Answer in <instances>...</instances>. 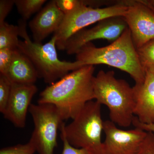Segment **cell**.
Listing matches in <instances>:
<instances>
[{"label":"cell","mask_w":154,"mask_h":154,"mask_svg":"<svg viewBox=\"0 0 154 154\" xmlns=\"http://www.w3.org/2000/svg\"><path fill=\"white\" fill-rule=\"evenodd\" d=\"M60 132L61 138L63 142V149L61 154H91L85 149L76 148L71 145L67 140L63 131L60 130Z\"/></svg>","instance_id":"22"},{"label":"cell","mask_w":154,"mask_h":154,"mask_svg":"<svg viewBox=\"0 0 154 154\" xmlns=\"http://www.w3.org/2000/svg\"><path fill=\"white\" fill-rule=\"evenodd\" d=\"M19 36L24 39L19 41L18 49L29 59L36 68L38 77L45 82L51 84L67 74L70 71L83 66L79 62L61 60L58 57L56 39L53 36L50 41L42 44L32 41L26 29V21H19Z\"/></svg>","instance_id":"4"},{"label":"cell","mask_w":154,"mask_h":154,"mask_svg":"<svg viewBox=\"0 0 154 154\" xmlns=\"http://www.w3.org/2000/svg\"><path fill=\"white\" fill-rule=\"evenodd\" d=\"M15 5L14 0L0 1V24L5 22V19Z\"/></svg>","instance_id":"23"},{"label":"cell","mask_w":154,"mask_h":154,"mask_svg":"<svg viewBox=\"0 0 154 154\" xmlns=\"http://www.w3.org/2000/svg\"><path fill=\"white\" fill-rule=\"evenodd\" d=\"M146 5L148 6L152 11L154 12V0H145L143 1Z\"/></svg>","instance_id":"25"},{"label":"cell","mask_w":154,"mask_h":154,"mask_svg":"<svg viewBox=\"0 0 154 154\" xmlns=\"http://www.w3.org/2000/svg\"><path fill=\"white\" fill-rule=\"evenodd\" d=\"M104 122L101 105L92 100L86 104L70 123L66 125L63 122L60 129L72 146L85 149L91 154H103L102 135Z\"/></svg>","instance_id":"5"},{"label":"cell","mask_w":154,"mask_h":154,"mask_svg":"<svg viewBox=\"0 0 154 154\" xmlns=\"http://www.w3.org/2000/svg\"><path fill=\"white\" fill-rule=\"evenodd\" d=\"M46 0H14L17 11L22 20L27 21L35 13L39 12Z\"/></svg>","instance_id":"16"},{"label":"cell","mask_w":154,"mask_h":154,"mask_svg":"<svg viewBox=\"0 0 154 154\" xmlns=\"http://www.w3.org/2000/svg\"><path fill=\"white\" fill-rule=\"evenodd\" d=\"M127 9L124 1H119L115 5L105 8H93L86 6L82 0H78L76 6L65 14L61 25L54 34L57 48L63 50L68 39L77 32L106 18L123 17Z\"/></svg>","instance_id":"6"},{"label":"cell","mask_w":154,"mask_h":154,"mask_svg":"<svg viewBox=\"0 0 154 154\" xmlns=\"http://www.w3.org/2000/svg\"><path fill=\"white\" fill-rule=\"evenodd\" d=\"M132 124L135 128H140L146 132H151L154 133V122L151 124H144L139 121L138 119L134 116L133 119Z\"/></svg>","instance_id":"24"},{"label":"cell","mask_w":154,"mask_h":154,"mask_svg":"<svg viewBox=\"0 0 154 154\" xmlns=\"http://www.w3.org/2000/svg\"><path fill=\"white\" fill-rule=\"evenodd\" d=\"M34 123L30 141L38 154H54L57 146L58 130L63 122L57 108L51 104H31L29 108Z\"/></svg>","instance_id":"7"},{"label":"cell","mask_w":154,"mask_h":154,"mask_svg":"<svg viewBox=\"0 0 154 154\" xmlns=\"http://www.w3.org/2000/svg\"><path fill=\"white\" fill-rule=\"evenodd\" d=\"M16 50L9 48L0 49V74H1L5 75L7 73L13 60L14 52Z\"/></svg>","instance_id":"20"},{"label":"cell","mask_w":154,"mask_h":154,"mask_svg":"<svg viewBox=\"0 0 154 154\" xmlns=\"http://www.w3.org/2000/svg\"><path fill=\"white\" fill-rule=\"evenodd\" d=\"M142 83L133 87L134 96V113L144 124L154 122V69H147Z\"/></svg>","instance_id":"12"},{"label":"cell","mask_w":154,"mask_h":154,"mask_svg":"<svg viewBox=\"0 0 154 154\" xmlns=\"http://www.w3.org/2000/svg\"><path fill=\"white\" fill-rule=\"evenodd\" d=\"M128 27L122 16L110 17L101 20L90 29L77 32L68 39L64 46L69 55L76 54L79 50L87 43L97 39H105L111 42L117 40Z\"/></svg>","instance_id":"8"},{"label":"cell","mask_w":154,"mask_h":154,"mask_svg":"<svg viewBox=\"0 0 154 154\" xmlns=\"http://www.w3.org/2000/svg\"><path fill=\"white\" fill-rule=\"evenodd\" d=\"M103 132V154H137L147 133L137 128L120 129L110 120L104 122Z\"/></svg>","instance_id":"10"},{"label":"cell","mask_w":154,"mask_h":154,"mask_svg":"<svg viewBox=\"0 0 154 154\" xmlns=\"http://www.w3.org/2000/svg\"><path fill=\"white\" fill-rule=\"evenodd\" d=\"M12 83L5 75L0 74V112L5 113L11 95Z\"/></svg>","instance_id":"18"},{"label":"cell","mask_w":154,"mask_h":154,"mask_svg":"<svg viewBox=\"0 0 154 154\" xmlns=\"http://www.w3.org/2000/svg\"><path fill=\"white\" fill-rule=\"evenodd\" d=\"M11 83L31 85L39 78L36 68L25 54L16 49L5 75Z\"/></svg>","instance_id":"14"},{"label":"cell","mask_w":154,"mask_h":154,"mask_svg":"<svg viewBox=\"0 0 154 154\" xmlns=\"http://www.w3.org/2000/svg\"><path fill=\"white\" fill-rule=\"evenodd\" d=\"M36 152L35 146L29 141L24 144H19L3 148L0 150V154H34Z\"/></svg>","instance_id":"19"},{"label":"cell","mask_w":154,"mask_h":154,"mask_svg":"<svg viewBox=\"0 0 154 154\" xmlns=\"http://www.w3.org/2000/svg\"><path fill=\"white\" fill-rule=\"evenodd\" d=\"M94 66H85L48 86L39 95V104H51L63 120L73 119L88 102L95 99Z\"/></svg>","instance_id":"1"},{"label":"cell","mask_w":154,"mask_h":154,"mask_svg":"<svg viewBox=\"0 0 154 154\" xmlns=\"http://www.w3.org/2000/svg\"><path fill=\"white\" fill-rule=\"evenodd\" d=\"M127 9L123 16L137 49L154 39V12L143 1H124Z\"/></svg>","instance_id":"9"},{"label":"cell","mask_w":154,"mask_h":154,"mask_svg":"<svg viewBox=\"0 0 154 154\" xmlns=\"http://www.w3.org/2000/svg\"><path fill=\"white\" fill-rule=\"evenodd\" d=\"M64 16L58 8L55 0L48 2L29 22L33 41L41 43L51 34L55 33L61 25Z\"/></svg>","instance_id":"13"},{"label":"cell","mask_w":154,"mask_h":154,"mask_svg":"<svg viewBox=\"0 0 154 154\" xmlns=\"http://www.w3.org/2000/svg\"><path fill=\"white\" fill-rule=\"evenodd\" d=\"M147 132L137 154H154V133Z\"/></svg>","instance_id":"21"},{"label":"cell","mask_w":154,"mask_h":154,"mask_svg":"<svg viewBox=\"0 0 154 154\" xmlns=\"http://www.w3.org/2000/svg\"><path fill=\"white\" fill-rule=\"evenodd\" d=\"M94 90L95 101L108 108L110 121L124 128L132 124L133 88L126 81L116 79L113 71L100 70L94 77Z\"/></svg>","instance_id":"3"},{"label":"cell","mask_w":154,"mask_h":154,"mask_svg":"<svg viewBox=\"0 0 154 154\" xmlns=\"http://www.w3.org/2000/svg\"><path fill=\"white\" fill-rule=\"evenodd\" d=\"M139 58L144 70L154 69V39L137 49Z\"/></svg>","instance_id":"17"},{"label":"cell","mask_w":154,"mask_h":154,"mask_svg":"<svg viewBox=\"0 0 154 154\" xmlns=\"http://www.w3.org/2000/svg\"><path fill=\"white\" fill-rule=\"evenodd\" d=\"M18 25H11L6 22L0 24V49L9 48L17 49L19 41Z\"/></svg>","instance_id":"15"},{"label":"cell","mask_w":154,"mask_h":154,"mask_svg":"<svg viewBox=\"0 0 154 154\" xmlns=\"http://www.w3.org/2000/svg\"><path fill=\"white\" fill-rule=\"evenodd\" d=\"M75 55L76 60L83 66L106 65L125 72L135 84L144 81L145 71L141 64L128 28L117 40L109 45L98 48L90 42L81 48Z\"/></svg>","instance_id":"2"},{"label":"cell","mask_w":154,"mask_h":154,"mask_svg":"<svg viewBox=\"0 0 154 154\" xmlns=\"http://www.w3.org/2000/svg\"><path fill=\"white\" fill-rule=\"evenodd\" d=\"M37 91L38 88L35 84L12 83L10 99L3 113L4 118L17 128L25 127L31 100Z\"/></svg>","instance_id":"11"}]
</instances>
